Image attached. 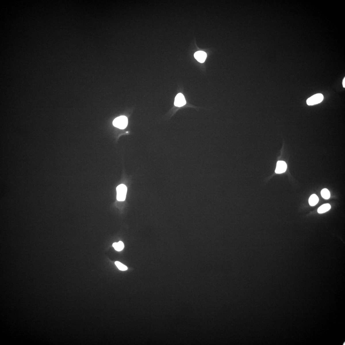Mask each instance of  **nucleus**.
I'll list each match as a JSON object with an SVG mask.
<instances>
[{
    "mask_svg": "<svg viewBox=\"0 0 345 345\" xmlns=\"http://www.w3.org/2000/svg\"><path fill=\"white\" fill-rule=\"evenodd\" d=\"M115 264L119 270L122 271H125L128 269V267L124 264L121 263L119 261L115 262Z\"/></svg>",
    "mask_w": 345,
    "mask_h": 345,
    "instance_id": "nucleus-11",
    "label": "nucleus"
},
{
    "mask_svg": "<svg viewBox=\"0 0 345 345\" xmlns=\"http://www.w3.org/2000/svg\"><path fill=\"white\" fill-rule=\"evenodd\" d=\"M186 103V101L183 95L181 93H178L175 97L174 105L178 107L185 105Z\"/></svg>",
    "mask_w": 345,
    "mask_h": 345,
    "instance_id": "nucleus-4",
    "label": "nucleus"
},
{
    "mask_svg": "<svg viewBox=\"0 0 345 345\" xmlns=\"http://www.w3.org/2000/svg\"><path fill=\"white\" fill-rule=\"evenodd\" d=\"M321 194L322 197L325 199H329L330 197V192L327 189H322L321 192Z\"/></svg>",
    "mask_w": 345,
    "mask_h": 345,
    "instance_id": "nucleus-10",
    "label": "nucleus"
},
{
    "mask_svg": "<svg viewBox=\"0 0 345 345\" xmlns=\"http://www.w3.org/2000/svg\"><path fill=\"white\" fill-rule=\"evenodd\" d=\"M319 201L318 197L315 194L312 195L309 200V205L311 206H314L317 204Z\"/></svg>",
    "mask_w": 345,
    "mask_h": 345,
    "instance_id": "nucleus-8",
    "label": "nucleus"
},
{
    "mask_svg": "<svg viewBox=\"0 0 345 345\" xmlns=\"http://www.w3.org/2000/svg\"><path fill=\"white\" fill-rule=\"evenodd\" d=\"M343 85L344 88H345V78L344 77L343 80Z\"/></svg>",
    "mask_w": 345,
    "mask_h": 345,
    "instance_id": "nucleus-12",
    "label": "nucleus"
},
{
    "mask_svg": "<svg viewBox=\"0 0 345 345\" xmlns=\"http://www.w3.org/2000/svg\"><path fill=\"white\" fill-rule=\"evenodd\" d=\"M113 124L115 127L120 129H124L128 125V118L124 116L117 117L113 120Z\"/></svg>",
    "mask_w": 345,
    "mask_h": 345,
    "instance_id": "nucleus-1",
    "label": "nucleus"
},
{
    "mask_svg": "<svg viewBox=\"0 0 345 345\" xmlns=\"http://www.w3.org/2000/svg\"><path fill=\"white\" fill-rule=\"evenodd\" d=\"M195 58L197 61L203 63L205 62L207 57L206 53L203 51H199L195 52L194 54Z\"/></svg>",
    "mask_w": 345,
    "mask_h": 345,
    "instance_id": "nucleus-6",
    "label": "nucleus"
},
{
    "mask_svg": "<svg viewBox=\"0 0 345 345\" xmlns=\"http://www.w3.org/2000/svg\"><path fill=\"white\" fill-rule=\"evenodd\" d=\"M127 188L126 185L121 184L116 188L117 199L119 201H124L125 200Z\"/></svg>",
    "mask_w": 345,
    "mask_h": 345,
    "instance_id": "nucleus-2",
    "label": "nucleus"
},
{
    "mask_svg": "<svg viewBox=\"0 0 345 345\" xmlns=\"http://www.w3.org/2000/svg\"><path fill=\"white\" fill-rule=\"evenodd\" d=\"M287 168V164L285 162L283 161H279L277 162L275 172L277 174H281L285 172Z\"/></svg>",
    "mask_w": 345,
    "mask_h": 345,
    "instance_id": "nucleus-5",
    "label": "nucleus"
},
{
    "mask_svg": "<svg viewBox=\"0 0 345 345\" xmlns=\"http://www.w3.org/2000/svg\"><path fill=\"white\" fill-rule=\"evenodd\" d=\"M113 246L115 250L117 251H120L123 249L124 245L122 241H120L118 243H114Z\"/></svg>",
    "mask_w": 345,
    "mask_h": 345,
    "instance_id": "nucleus-9",
    "label": "nucleus"
},
{
    "mask_svg": "<svg viewBox=\"0 0 345 345\" xmlns=\"http://www.w3.org/2000/svg\"><path fill=\"white\" fill-rule=\"evenodd\" d=\"M324 97L323 94L321 93L316 94L308 99L306 103L309 106L314 105L321 103Z\"/></svg>",
    "mask_w": 345,
    "mask_h": 345,
    "instance_id": "nucleus-3",
    "label": "nucleus"
},
{
    "mask_svg": "<svg viewBox=\"0 0 345 345\" xmlns=\"http://www.w3.org/2000/svg\"><path fill=\"white\" fill-rule=\"evenodd\" d=\"M331 208V206L330 204H324L319 207L318 209V212L319 214L324 213L329 211Z\"/></svg>",
    "mask_w": 345,
    "mask_h": 345,
    "instance_id": "nucleus-7",
    "label": "nucleus"
}]
</instances>
